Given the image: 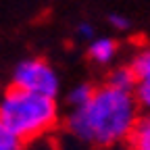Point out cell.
<instances>
[{
	"instance_id": "6",
	"label": "cell",
	"mask_w": 150,
	"mask_h": 150,
	"mask_svg": "<svg viewBox=\"0 0 150 150\" xmlns=\"http://www.w3.org/2000/svg\"><path fill=\"white\" fill-rule=\"evenodd\" d=\"M115 52H117V46H115L112 40H108V38H100V40H94L90 44V56L96 63H102V65L110 63Z\"/></svg>"
},
{
	"instance_id": "11",
	"label": "cell",
	"mask_w": 150,
	"mask_h": 150,
	"mask_svg": "<svg viewBox=\"0 0 150 150\" xmlns=\"http://www.w3.org/2000/svg\"><path fill=\"white\" fill-rule=\"evenodd\" d=\"M79 35H81V38H92V25L81 23V25H79Z\"/></svg>"
},
{
	"instance_id": "5",
	"label": "cell",
	"mask_w": 150,
	"mask_h": 150,
	"mask_svg": "<svg viewBox=\"0 0 150 150\" xmlns=\"http://www.w3.org/2000/svg\"><path fill=\"white\" fill-rule=\"evenodd\" d=\"M127 138H129L131 150H150V115L138 119Z\"/></svg>"
},
{
	"instance_id": "3",
	"label": "cell",
	"mask_w": 150,
	"mask_h": 150,
	"mask_svg": "<svg viewBox=\"0 0 150 150\" xmlns=\"http://www.w3.org/2000/svg\"><path fill=\"white\" fill-rule=\"evenodd\" d=\"M59 75L42 59H25L13 71V88L46 98H56L59 94Z\"/></svg>"
},
{
	"instance_id": "1",
	"label": "cell",
	"mask_w": 150,
	"mask_h": 150,
	"mask_svg": "<svg viewBox=\"0 0 150 150\" xmlns=\"http://www.w3.org/2000/svg\"><path fill=\"white\" fill-rule=\"evenodd\" d=\"M138 121V102L131 92L102 88L94 90L86 106L75 108L69 119V131L81 142L110 146L125 140Z\"/></svg>"
},
{
	"instance_id": "7",
	"label": "cell",
	"mask_w": 150,
	"mask_h": 150,
	"mask_svg": "<svg viewBox=\"0 0 150 150\" xmlns=\"http://www.w3.org/2000/svg\"><path fill=\"white\" fill-rule=\"evenodd\" d=\"M108 86L115 88V90H123V92H131V94H134L136 79H134V73H131V69H129V67H123V69L112 71L110 79H108Z\"/></svg>"
},
{
	"instance_id": "10",
	"label": "cell",
	"mask_w": 150,
	"mask_h": 150,
	"mask_svg": "<svg viewBox=\"0 0 150 150\" xmlns=\"http://www.w3.org/2000/svg\"><path fill=\"white\" fill-rule=\"evenodd\" d=\"M108 21H110V25L115 27V29H127L129 27V21H127L125 17H121V15H110Z\"/></svg>"
},
{
	"instance_id": "4",
	"label": "cell",
	"mask_w": 150,
	"mask_h": 150,
	"mask_svg": "<svg viewBox=\"0 0 150 150\" xmlns=\"http://www.w3.org/2000/svg\"><path fill=\"white\" fill-rule=\"evenodd\" d=\"M131 73H134V98L136 102H140L144 108L150 110V48L138 52V56L131 63Z\"/></svg>"
},
{
	"instance_id": "2",
	"label": "cell",
	"mask_w": 150,
	"mask_h": 150,
	"mask_svg": "<svg viewBox=\"0 0 150 150\" xmlns=\"http://www.w3.org/2000/svg\"><path fill=\"white\" fill-rule=\"evenodd\" d=\"M59 115L54 98L8 88L0 96V121L21 140H33L48 131Z\"/></svg>"
},
{
	"instance_id": "9",
	"label": "cell",
	"mask_w": 150,
	"mask_h": 150,
	"mask_svg": "<svg viewBox=\"0 0 150 150\" xmlns=\"http://www.w3.org/2000/svg\"><path fill=\"white\" fill-rule=\"evenodd\" d=\"M21 148H23V142L0 121V150H21Z\"/></svg>"
},
{
	"instance_id": "8",
	"label": "cell",
	"mask_w": 150,
	"mask_h": 150,
	"mask_svg": "<svg viewBox=\"0 0 150 150\" xmlns=\"http://www.w3.org/2000/svg\"><path fill=\"white\" fill-rule=\"evenodd\" d=\"M92 94H94V90H92L88 83H79V86H75V88L69 92V102L73 104V110H75V108L86 106V104L90 102V98H92Z\"/></svg>"
}]
</instances>
